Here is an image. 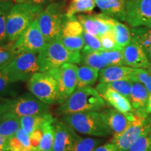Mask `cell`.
<instances>
[{"label":"cell","mask_w":151,"mask_h":151,"mask_svg":"<svg viewBox=\"0 0 151 151\" xmlns=\"http://www.w3.org/2000/svg\"><path fill=\"white\" fill-rule=\"evenodd\" d=\"M105 101L96 88L91 86L76 88L72 94L56 110L58 116L99 111L104 109Z\"/></svg>","instance_id":"6da1fadb"},{"label":"cell","mask_w":151,"mask_h":151,"mask_svg":"<svg viewBox=\"0 0 151 151\" xmlns=\"http://www.w3.org/2000/svg\"><path fill=\"white\" fill-rule=\"evenodd\" d=\"M44 8L43 6L32 4L15 3L6 18L7 43H14L37 18Z\"/></svg>","instance_id":"7a4b0ae2"},{"label":"cell","mask_w":151,"mask_h":151,"mask_svg":"<svg viewBox=\"0 0 151 151\" xmlns=\"http://www.w3.org/2000/svg\"><path fill=\"white\" fill-rule=\"evenodd\" d=\"M40 72H47L67 63L81 64V52L71 51L58 39L47 42L38 54Z\"/></svg>","instance_id":"3957f363"},{"label":"cell","mask_w":151,"mask_h":151,"mask_svg":"<svg viewBox=\"0 0 151 151\" xmlns=\"http://www.w3.org/2000/svg\"><path fill=\"white\" fill-rule=\"evenodd\" d=\"M61 120L78 133L106 138L113 135L99 111H88L62 116Z\"/></svg>","instance_id":"277c9868"},{"label":"cell","mask_w":151,"mask_h":151,"mask_svg":"<svg viewBox=\"0 0 151 151\" xmlns=\"http://www.w3.org/2000/svg\"><path fill=\"white\" fill-rule=\"evenodd\" d=\"M66 1H56L48 4L37 17V21L46 42L58 39L64 24L67 20Z\"/></svg>","instance_id":"5b68a950"},{"label":"cell","mask_w":151,"mask_h":151,"mask_svg":"<svg viewBox=\"0 0 151 151\" xmlns=\"http://www.w3.org/2000/svg\"><path fill=\"white\" fill-rule=\"evenodd\" d=\"M10 111L19 118L50 113V106L43 103L31 93H24L0 101V111Z\"/></svg>","instance_id":"8992f818"},{"label":"cell","mask_w":151,"mask_h":151,"mask_svg":"<svg viewBox=\"0 0 151 151\" xmlns=\"http://www.w3.org/2000/svg\"><path fill=\"white\" fill-rule=\"evenodd\" d=\"M1 72L6 78L13 83L27 82L33 75L40 72L37 54H19Z\"/></svg>","instance_id":"52a82bcc"},{"label":"cell","mask_w":151,"mask_h":151,"mask_svg":"<svg viewBox=\"0 0 151 151\" xmlns=\"http://www.w3.org/2000/svg\"><path fill=\"white\" fill-rule=\"evenodd\" d=\"M27 89L32 94L47 105L58 104V83L48 72H38L27 81Z\"/></svg>","instance_id":"ba28073f"},{"label":"cell","mask_w":151,"mask_h":151,"mask_svg":"<svg viewBox=\"0 0 151 151\" xmlns=\"http://www.w3.org/2000/svg\"><path fill=\"white\" fill-rule=\"evenodd\" d=\"M78 69L75 64L67 63L47 72L56 79L58 83L59 105L64 103L76 90L78 86Z\"/></svg>","instance_id":"9c48e42d"},{"label":"cell","mask_w":151,"mask_h":151,"mask_svg":"<svg viewBox=\"0 0 151 151\" xmlns=\"http://www.w3.org/2000/svg\"><path fill=\"white\" fill-rule=\"evenodd\" d=\"M46 43L36 19L20 37L12 43V47L16 55L26 52L39 54Z\"/></svg>","instance_id":"30bf717a"},{"label":"cell","mask_w":151,"mask_h":151,"mask_svg":"<svg viewBox=\"0 0 151 151\" xmlns=\"http://www.w3.org/2000/svg\"><path fill=\"white\" fill-rule=\"evenodd\" d=\"M136 114V113H135ZM136 119L125 131L119 135L113 136L110 141L121 151H127L134 141L143 134L151 132V114L141 116L136 114Z\"/></svg>","instance_id":"8fae6325"},{"label":"cell","mask_w":151,"mask_h":151,"mask_svg":"<svg viewBox=\"0 0 151 151\" xmlns=\"http://www.w3.org/2000/svg\"><path fill=\"white\" fill-rule=\"evenodd\" d=\"M151 19V0H126L125 21L132 27L143 26Z\"/></svg>","instance_id":"7c38bea8"},{"label":"cell","mask_w":151,"mask_h":151,"mask_svg":"<svg viewBox=\"0 0 151 151\" xmlns=\"http://www.w3.org/2000/svg\"><path fill=\"white\" fill-rule=\"evenodd\" d=\"M55 141L52 151H72L81 136L70 126L59 119H55Z\"/></svg>","instance_id":"4fadbf2b"},{"label":"cell","mask_w":151,"mask_h":151,"mask_svg":"<svg viewBox=\"0 0 151 151\" xmlns=\"http://www.w3.org/2000/svg\"><path fill=\"white\" fill-rule=\"evenodd\" d=\"M99 112L113 136L119 135L125 131L137 117L134 112L123 113L114 109H103Z\"/></svg>","instance_id":"5bb4252c"},{"label":"cell","mask_w":151,"mask_h":151,"mask_svg":"<svg viewBox=\"0 0 151 151\" xmlns=\"http://www.w3.org/2000/svg\"><path fill=\"white\" fill-rule=\"evenodd\" d=\"M96 90L104 100L105 103L116 110L123 113L134 112L129 99L111 89L106 83H99L96 86Z\"/></svg>","instance_id":"9a60e30c"},{"label":"cell","mask_w":151,"mask_h":151,"mask_svg":"<svg viewBox=\"0 0 151 151\" xmlns=\"http://www.w3.org/2000/svg\"><path fill=\"white\" fill-rule=\"evenodd\" d=\"M122 55L126 67L145 69L151 67V62L148 55L139 45L133 41L122 48Z\"/></svg>","instance_id":"2e32d148"},{"label":"cell","mask_w":151,"mask_h":151,"mask_svg":"<svg viewBox=\"0 0 151 151\" xmlns=\"http://www.w3.org/2000/svg\"><path fill=\"white\" fill-rule=\"evenodd\" d=\"M134 68L126 66H110L99 71V81L109 83L117 81H129L134 83Z\"/></svg>","instance_id":"e0dca14e"},{"label":"cell","mask_w":151,"mask_h":151,"mask_svg":"<svg viewBox=\"0 0 151 151\" xmlns=\"http://www.w3.org/2000/svg\"><path fill=\"white\" fill-rule=\"evenodd\" d=\"M150 93L146 88L140 83H132V91L129 100L134 113L141 116L148 115L146 113V106Z\"/></svg>","instance_id":"ac0fdd59"},{"label":"cell","mask_w":151,"mask_h":151,"mask_svg":"<svg viewBox=\"0 0 151 151\" xmlns=\"http://www.w3.org/2000/svg\"><path fill=\"white\" fill-rule=\"evenodd\" d=\"M102 14L125 21L126 0H94Z\"/></svg>","instance_id":"d6986e66"},{"label":"cell","mask_w":151,"mask_h":151,"mask_svg":"<svg viewBox=\"0 0 151 151\" xmlns=\"http://www.w3.org/2000/svg\"><path fill=\"white\" fill-rule=\"evenodd\" d=\"M20 118L10 111H0V135L7 139L14 136L21 127Z\"/></svg>","instance_id":"ffe728a7"},{"label":"cell","mask_w":151,"mask_h":151,"mask_svg":"<svg viewBox=\"0 0 151 151\" xmlns=\"http://www.w3.org/2000/svg\"><path fill=\"white\" fill-rule=\"evenodd\" d=\"M130 31L132 41L139 45L151 60V28L141 26L132 27Z\"/></svg>","instance_id":"44dd1931"},{"label":"cell","mask_w":151,"mask_h":151,"mask_svg":"<svg viewBox=\"0 0 151 151\" xmlns=\"http://www.w3.org/2000/svg\"><path fill=\"white\" fill-rule=\"evenodd\" d=\"M54 120L55 118L50 113L24 116L20 118V127L29 135L35 129L41 128L48 122L53 121Z\"/></svg>","instance_id":"7402d4cb"},{"label":"cell","mask_w":151,"mask_h":151,"mask_svg":"<svg viewBox=\"0 0 151 151\" xmlns=\"http://www.w3.org/2000/svg\"><path fill=\"white\" fill-rule=\"evenodd\" d=\"M99 71L86 65H81L78 69L77 88L92 86L99 78Z\"/></svg>","instance_id":"603a6c76"},{"label":"cell","mask_w":151,"mask_h":151,"mask_svg":"<svg viewBox=\"0 0 151 151\" xmlns=\"http://www.w3.org/2000/svg\"><path fill=\"white\" fill-rule=\"evenodd\" d=\"M54 121H50L42 127L43 136L41 142L35 151H52L55 141V126Z\"/></svg>","instance_id":"cb8c5ba5"},{"label":"cell","mask_w":151,"mask_h":151,"mask_svg":"<svg viewBox=\"0 0 151 151\" xmlns=\"http://www.w3.org/2000/svg\"><path fill=\"white\" fill-rule=\"evenodd\" d=\"M95 6L94 0H72L67 6L66 16L67 18H71L81 13H91Z\"/></svg>","instance_id":"d4e9b609"},{"label":"cell","mask_w":151,"mask_h":151,"mask_svg":"<svg viewBox=\"0 0 151 151\" xmlns=\"http://www.w3.org/2000/svg\"><path fill=\"white\" fill-rule=\"evenodd\" d=\"M113 34L119 47L123 48L132 41L131 31L126 24L116 20L113 26Z\"/></svg>","instance_id":"484cf974"},{"label":"cell","mask_w":151,"mask_h":151,"mask_svg":"<svg viewBox=\"0 0 151 151\" xmlns=\"http://www.w3.org/2000/svg\"><path fill=\"white\" fill-rule=\"evenodd\" d=\"M81 64H82L83 65L97 69L98 71L107 67V66L101 60L99 52L87 51L82 50L81 51Z\"/></svg>","instance_id":"4316f807"},{"label":"cell","mask_w":151,"mask_h":151,"mask_svg":"<svg viewBox=\"0 0 151 151\" xmlns=\"http://www.w3.org/2000/svg\"><path fill=\"white\" fill-rule=\"evenodd\" d=\"M15 2L14 0H8L0 2V44L7 43L6 24L8 14Z\"/></svg>","instance_id":"83f0119b"},{"label":"cell","mask_w":151,"mask_h":151,"mask_svg":"<svg viewBox=\"0 0 151 151\" xmlns=\"http://www.w3.org/2000/svg\"><path fill=\"white\" fill-rule=\"evenodd\" d=\"M83 27L76 18V16H75L67 18L64 24L60 35L78 37V36H83Z\"/></svg>","instance_id":"f1b7e54d"},{"label":"cell","mask_w":151,"mask_h":151,"mask_svg":"<svg viewBox=\"0 0 151 151\" xmlns=\"http://www.w3.org/2000/svg\"><path fill=\"white\" fill-rule=\"evenodd\" d=\"M92 16H93V18L97 25L99 37H101V36L107 33L108 32L112 31L115 22L117 20L116 19L107 16L104 14H102V13L94 14Z\"/></svg>","instance_id":"f546056e"},{"label":"cell","mask_w":151,"mask_h":151,"mask_svg":"<svg viewBox=\"0 0 151 151\" xmlns=\"http://www.w3.org/2000/svg\"><path fill=\"white\" fill-rule=\"evenodd\" d=\"M16 84L10 82L0 71V101L18 96V89Z\"/></svg>","instance_id":"4dcf8cb0"},{"label":"cell","mask_w":151,"mask_h":151,"mask_svg":"<svg viewBox=\"0 0 151 151\" xmlns=\"http://www.w3.org/2000/svg\"><path fill=\"white\" fill-rule=\"evenodd\" d=\"M100 57L107 67L110 66H124L122 50L99 52Z\"/></svg>","instance_id":"1f68e13d"},{"label":"cell","mask_w":151,"mask_h":151,"mask_svg":"<svg viewBox=\"0 0 151 151\" xmlns=\"http://www.w3.org/2000/svg\"><path fill=\"white\" fill-rule=\"evenodd\" d=\"M62 44L71 51L81 52L83 48L85 43L83 36L70 37V36L60 35L58 38Z\"/></svg>","instance_id":"d6a6232c"},{"label":"cell","mask_w":151,"mask_h":151,"mask_svg":"<svg viewBox=\"0 0 151 151\" xmlns=\"http://www.w3.org/2000/svg\"><path fill=\"white\" fill-rule=\"evenodd\" d=\"M16 52L12 47V43L0 44V71L3 70L16 58Z\"/></svg>","instance_id":"836d02e7"},{"label":"cell","mask_w":151,"mask_h":151,"mask_svg":"<svg viewBox=\"0 0 151 151\" xmlns=\"http://www.w3.org/2000/svg\"><path fill=\"white\" fill-rule=\"evenodd\" d=\"M103 143L102 139L81 137L76 143L72 151H93L94 149Z\"/></svg>","instance_id":"e575fe53"},{"label":"cell","mask_w":151,"mask_h":151,"mask_svg":"<svg viewBox=\"0 0 151 151\" xmlns=\"http://www.w3.org/2000/svg\"><path fill=\"white\" fill-rule=\"evenodd\" d=\"M76 16V18L80 22L81 25L83 27L84 32L90 34V35L96 36L99 37V30L95 20L93 18L92 15H86V14H79ZM100 38V37H99Z\"/></svg>","instance_id":"d590c367"},{"label":"cell","mask_w":151,"mask_h":151,"mask_svg":"<svg viewBox=\"0 0 151 151\" xmlns=\"http://www.w3.org/2000/svg\"><path fill=\"white\" fill-rule=\"evenodd\" d=\"M83 37L85 45L82 50L93 52L102 51V46L99 37L90 35L86 32H83Z\"/></svg>","instance_id":"8d00e7d4"},{"label":"cell","mask_w":151,"mask_h":151,"mask_svg":"<svg viewBox=\"0 0 151 151\" xmlns=\"http://www.w3.org/2000/svg\"><path fill=\"white\" fill-rule=\"evenodd\" d=\"M134 83H140L151 94V70L150 69H134Z\"/></svg>","instance_id":"74e56055"},{"label":"cell","mask_w":151,"mask_h":151,"mask_svg":"<svg viewBox=\"0 0 151 151\" xmlns=\"http://www.w3.org/2000/svg\"><path fill=\"white\" fill-rule=\"evenodd\" d=\"M132 83L133 82L129 81L122 80L113 81V82L109 83L106 84L108 85L109 87H110L111 89L129 99L132 91Z\"/></svg>","instance_id":"f35d334b"},{"label":"cell","mask_w":151,"mask_h":151,"mask_svg":"<svg viewBox=\"0 0 151 151\" xmlns=\"http://www.w3.org/2000/svg\"><path fill=\"white\" fill-rule=\"evenodd\" d=\"M151 145V132L143 134L134 141L127 151H146Z\"/></svg>","instance_id":"ab89813d"},{"label":"cell","mask_w":151,"mask_h":151,"mask_svg":"<svg viewBox=\"0 0 151 151\" xmlns=\"http://www.w3.org/2000/svg\"><path fill=\"white\" fill-rule=\"evenodd\" d=\"M100 40L102 46V51L122 50V48L119 47L117 44L113 30L101 36L100 37Z\"/></svg>","instance_id":"60d3db41"},{"label":"cell","mask_w":151,"mask_h":151,"mask_svg":"<svg viewBox=\"0 0 151 151\" xmlns=\"http://www.w3.org/2000/svg\"><path fill=\"white\" fill-rule=\"evenodd\" d=\"M7 148L9 151H35L23 144L15 135L8 139Z\"/></svg>","instance_id":"b9f144b4"},{"label":"cell","mask_w":151,"mask_h":151,"mask_svg":"<svg viewBox=\"0 0 151 151\" xmlns=\"http://www.w3.org/2000/svg\"><path fill=\"white\" fill-rule=\"evenodd\" d=\"M43 136V129L42 127L35 129L29 134V141L30 145L32 147L35 151L37 150L39 143L41 142V138Z\"/></svg>","instance_id":"7bdbcfd3"},{"label":"cell","mask_w":151,"mask_h":151,"mask_svg":"<svg viewBox=\"0 0 151 151\" xmlns=\"http://www.w3.org/2000/svg\"><path fill=\"white\" fill-rule=\"evenodd\" d=\"M93 151H121L116 144L109 141L103 145H100L94 149Z\"/></svg>","instance_id":"ee69618b"},{"label":"cell","mask_w":151,"mask_h":151,"mask_svg":"<svg viewBox=\"0 0 151 151\" xmlns=\"http://www.w3.org/2000/svg\"><path fill=\"white\" fill-rule=\"evenodd\" d=\"M55 0H14L15 3H29L35 5L47 6L50 3L54 2Z\"/></svg>","instance_id":"f6af8a7d"},{"label":"cell","mask_w":151,"mask_h":151,"mask_svg":"<svg viewBox=\"0 0 151 151\" xmlns=\"http://www.w3.org/2000/svg\"><path fill=\"white\" fill-rule=\"evenodd\" d=\"M7 143H8V139L0 135V151H8Z\"/></svg>","instance_id":"bcb514c9"},{"label":"cell","mask_w":151,"mask_h":151,"mask_svg":"<svg viewBox=\"0 0 151 151\" xmlns=\"http://www.w3.org/2000/svg\"><path fill=\"white\" fill-rule=\"evenodd\" d=\"M146 113L148 114H151V94L150 95V97H149L148 104H147L146 106Z\"/></svg>","instance_id":"7dc6e473"},{"label":"cell","mask_w":151,"mask_h":151,"mask_svg":"<svg viewBox=\"0 0 151 151\" xmlns=\"http://www.w3.org/2000/svg\"><path fill=\"white\" fill-rule=\"evenodd\" d=\"M143 26H145V27H147L151 28V19H150V20H149L148 22H146V24H145Z\"/></svg>","instance_id":"c3c4849f"},{"label":"cell","mask_w":151,"mask_h":151,"mask_svg":"<svg viewBox=\"0 0 151 151\" xmlns=\"http://www.w3.org/2000/svg\"><path fill=\"white\" fill-rule=\"evenodd\" d=\"M146 151H151V145L150 146H149V148H148V150H147Z\"/></svg>","instance_id":"681fc988"},{"label":"cell","mask_w":151,"mask_h":151,"mask_svg":"<svg viewBox=\"0 0 151 151\" xmlns=\"http://www.w3.org/2000/svg\"><path fill=\"white\" fill-rule=\"evenodd\" d=\"M8 1V0H0V2H1V1Z\"/></svg>","instance_id":"f907efd6"},{"label":"cell","mask_w":151,"mask_h":151,"mask_svg":"<svg viewBox=\"0 0 151 151\" xmlns=\"http://www.w3.org/2000/svg\"><path fill=\"white\" fill-rule=\"evenodd\" d=\"M150 70H151V67H150Z\"/></svg>","instance_id":"816d5d0a"},{"label":"cell","mask_w":151,"mask_h":151,"mask_svg":"<svg viewBox=\"0 0 151 151\" xmlns=\"http://www.w3.org/2000/svg\"><path fill=\"white\" fill-rule=\"evenodd\" d=\"M8 151H9V150H8Z\"/></svg>","instance_id":"f5cc1de1"}]
</instances>
